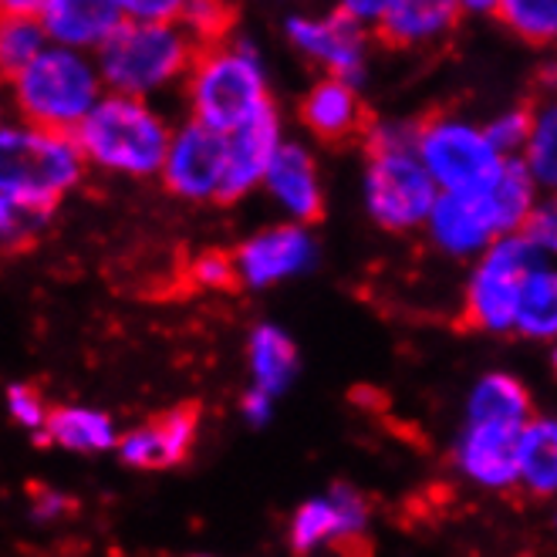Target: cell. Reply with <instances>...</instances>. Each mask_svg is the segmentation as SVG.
<instances>
[{
  "label": "cell",
  "mask_w": 557,
  "mask_h": 557,
  "mask_svg": "<svg viewBox=\"0 0 557 557\" xmlns=\"http://www.w3.org/2000/svg\"><path fill=\"white\" fill-rule=\"evenodd\" d=\"M284 143L287 139L281 136V115L274 106L226 136V180L220 203H237L257 186H264Z\"/></svg>",
  "instance_id": "5bb4252c"
},
{
  "label": "cell",
  "mask_w": 557,
  "mask_h": 557,
  "mask_svg": "<svg viewBox=\"0 0 557 557\" xmlns=\"http://www.w3.org/2000/svg\"><path fill=\"white\" fill-rule=\"evenodd\" d=\"M11 82V102L17 119L35 128H51V133H69L91 115V109L102 102L109 91L98 72V61L88 51L48 45L35 61L24 64Z\"/></svg>",
  "instance_id": "7a4b0ae2"
},
{
  "label": "cell",
  "mask_w": 557,
  "mask_h": 557,
  "mask_svg": "<svg viewBox=\"0 0 557 557\" xmlns=\"http://www.w3.org/2000/svg\"><path fill=\"white\" fill-rule=\"evenodd\" d=\"M463 14V0H392L379 38L392 48H430L443 41Z\"/></svg>",
  "instance_id": "d6986e66"
},
{
  "label": "cell",
  "mask_w": 557,
  "mask_h": 557,
  "mask_svg": "<svg viewBox=\"0 0 557 557\" xmlns=\"http://www.w3.org/2000/svg\"><path fill=\"white\" fill-rule=\"evenodd\" d=\"M38 443H51L72 453H106L119 446V436L106 412L85 409V406H58L51 409Z\"/></svg>",
  "instance_id": "44dd1931"
},
{
  "label": "cell",
  "mask_w": 557,
  "mask_h": 557,
  "mask_svg": "<svg viewBox=\"0 0 557 557\" xmlns=\"http://www.w3.org/2000/svg\"><path fill=\"white\" fill-rule=\"evenodd\" d=\"M193 557H207V554H193Z\"/></svg>",
  "instance_id": "7bdbcfd3"
},
{
  "label": "cell",
  "mask_w": 557,
  "mask_h": 557,
  "mask_svg": "<svg viewBox=\"0 0 557 557\" xmlns=\"http://www.w3.org/2000/svg\"><path fill=\"white\" fill-rule=\"evenodd\" d=\"M490 193V203H494L500 226H504V237L510 234H523V226L531 223L537 203H541V186L531 176L528 162L523 159H507L504 170L497 173V180L486 186Z\"/></svg>",
  "instance_id": "603a6c76"
},
{
  "label": "cell",
  "mask_w": 557,
  "mask_h": 557,
  "mask_svg": "<svg viewBox=\"0 0 557 557\" xmlns=\"http://www.w3.org/2000/svg\"><path fill=\"white\" fill-rule=\"evenodd\" d=\"M264 189L274 196V203L290 216V223H318L324 213V189L318 176V162L301 143H284L274 166L264 180Z\"/></svg>",
  "instance_id": "e0dca14e"
},
{
  "label": "cell",
  "mask_w": 557,
  "mask_h": 557,
  "mask_svg": "<svg viewBox=\"0 0 557 557\" xmlns=\"http://www.w3.org/2000/svg\"><path fill=\"white\" fill-rule=\"evenodd\" d=\"M513 332L534 342H557V268L544 264L531 274Z\"/></svg>",
  "instance_id": "484cf974"
},
{
  "label": "cell",
  "mask_w": 557,
  "mask_h": 557,
  "mask_svg": "<svg viewBox=\"0 0 557 557\" xmlns=\"http://www.w3.org/2000/svg\"><path fill=\"white\" fill-rule=\"evenodd\" d=\"M193 284L196 287H207V290H237L240 287V274H237V260L234 253H223V250H207L193 260Z\"/></svg>",
  "instance_id": "1f68e13d"
},
{
  "label": "cell",
  "mask_w": 557,
  "mask_h": 557,
  "mask_svg": "<svg viewBox=\"0 0 557 557\" xmlns=\"http://www.w3.org/2000/svg\"><path fill=\"white\" fill-rule=\"evenodd\" d=\"M162 186L189 203H220L226 180V136L200 122H186L173 133Z\"/></svg>",
  "instance_id": "9c48e42d"
},
{
  "label": "cell",
  "mask_w": 557,
  "mask_h": 557,
  "mask_svg": "<svg viewBox=\"0 0 557 557\" xmlns=\"http://www.w3.org/2000/svg\"><path fill=\"white\" fill-rule=\"evenodd\" d=\"M240 412L247 416V422H250V425H264V422H271L274 399H271V396H264V392L250 388L247 396H244V403H240Z\"/></svg>",
  "instance_id": "74e56055"
},
{
  "label": "cell",
  "mask_w": 557,
  "mask_h": 557,
  "mask_svg": "<svg viewBox=\"0 0 557 557\" xmlns=\"http://www.w3.org/2000/svg\"><path fill=\"white\" fill-rule=\"evenodd\" d=\"M440 200V186L422 166L416 149H369L366 210L388 234L425 226Z\"/></svg>",
  "instance_id": "ba28073f"
},
{
  "label": "cell",
  "mask_w": 557,
  "mask_h": 557,
  "mask_svg": "<svg viewBox=\"0 0 557 557\" xmlns=\"http://www.w3.org/2000/svg\"><path fill=\"white\" fill-rule=\"evenodd\" d=\"M554 375H557V351H554Z\"/></svg>",
  "instance_id": "60d3db41"
},
{
  "label": "cell",
  "mask_w": 557,
  "mask_h": 557,
  "mask_svg": "<svg viewBox=\"0 0 557 557\" xmlns=\"http://www.w3.org/2000/svg\"><path fill=\"white\" fill-rule=\"evenodd\" d=\"M467 422H510V425H531L534 406L528 388H523L513 375L490 372L483 375L467 403Z\"/></svg>",
  "instance_id": "7402d4cb"
},
{
  "label": "cell",
  "mask_w": 557,
  "mask_h": 557,
  "mask_svg": "<svg viewBox=\"0 0 557 557\" xmlns=\"http://www.w3.org/2000/svg\"><path fill=\"white\" fill-rule=\"evenodd\" d=\"M38 21L51 45L95 54L125 24V11L119 0H48Z\"/></svg>",
  "instance_id": "2e32d148"
},
{
  "label": "cell",
  "mask_w": 557,
  "mask_h": 557,
  "mask_svg": "<svg viewBox=\"0 0 557 557\" xmlns=\"http://www.w3.org/2000/svg\"><path fill=\"white\" fill-rule=\"evenodd\" d=\"M200 45L189 30L173 21H125L115 35L95 51L98 72L109 91L149 98L173 85H186Z\"/></svg>",
  "instance_id": "277c9868"
},
{
  "label": "cell",
  "mask_w": 557,
  "mask_h": 557,
  "mask_svg": "<svg viewBox=\"0 0 557 557\" xmlns=\"http://www.w3.org/2000/svg\"><path fill=\"white\" fill-rule=\"evenodd\" d=\"M180 24L193 35V41L200 48L220 45L231 35V24H234V8L231 0H189Z\"/></svg>",
  "instance_id": "f546056e"
},
{
  "label": "cell",
  "mask_w": 557,
  "mask_h": 557,
  "mask_svg": "<svg viewBox=\"0 0 557 557\" xmlns=\"http://www.w3.org/2000/svg\"><path fill=\"white\" fill-rule=\"evenodd\" d=\"M48 0H0L4 17H38Z\"/></svg>",
  "instance_id": "f35d334b"
},
{
  "label": "cell",
  "mask_w": 557,
  "mask_h": 557,
  "mask_svg": "<svg viewBox=\"0 0 557 557\" xmlns=\"http://www.w3.org/2000/svg\"><path fill=\"white\" fill-rule=\"evenodd\" d=\"M531 125H534V109H504L486 122V136L507 159H520L523 149L531 143Z\"/></svg>",
  "instance_id": "4dcf8cb0"
},
{
  "label": "cell",
  "mask_w": 557,
  "mask_h": 557,
  "mask_svg": "<svg viewBox=\"0 0 557 557\" xmlns=\"http://www.w3.org/2000/svg\"><path fill=\"white\" fill-rule=\"evenodd\" d=\"M544 264L547 257L523 234L500 237L494 247L483 250L476 257V268L470 274L467 298H463L467 324L486 335L513 332L523 287H528L531 274Z\"/></svg>",
  "instance_id": "8992f818"
},
{
  "label": "cell",
  "mask_w": 557,
  "mask_h": 557,
  "mask_svg": "<svg viewBox=\"0 0 557 557\" xmlns=\"http://www.w3.org/2000/svg\"><path fill=\"white\" fill-rule=\"evenodd\" d=\"M314 257H318V247L308 234V226L301 223L268 226V231L253 234L234 250L240 284L253 290L274 287L294 274L308 271L314 264Z\"/></svg>",
  "instance_id": "4fadbf2b"
},
{
  "label": "cell",
  "mask_w": 557,
  "mask_h": 557,
  "mask_svg": "<svg viewBox=\"0 0 557 557\" xmlns=\"http://www.w3.org/2000/svg\"><path fill=\"white\" fill-rule=\"evenodd\" d=\"M301 122L311 136L324 143H345L366 133V109L358 98V85L324 75L301 98Z\"/></svg>",
  "instance_id": "ac0fdd59"
},
{
  "label": "cell",
  "mask_w": 557,
  "mask_h": 557,
  "mask_svg": "<svg viewBox=\"0 0 557 557\" xmlns=\"http://www.w3.org/2000/svg\"><path fill=\"white\" fill-rule=\"evenodd\" d=\"M186 106L193 122L231 136L240 125L268 112L271 91L260 51L247 41H220L200 48L186 78Z\"/></svg>",
  "instance_id": "3957f363"
},
{
  "label": "cell",
  "mask_w": 557,
  "mask_h": 557,
  "mask_svg": "<svg viewBox=\"0 0 557 557\" xmlns=\"http://www.w3.org/2000/svg\"><path fill=\"white\" fill-rule=\"evenodd\" d=\"M284 35L294 51L318 61L321 69L358 85L369 69V38L366 27L355 24L351 17L332 11V14H294L284 21Z\"/></svg>",
  "instance_id": "30bf717a"
},
{
  "label": "cell",
  "mask_w": 557,
  "mask_h": 557,
  "mask_svg": "<svg viewBox=\"0 0 557 557\" xmlns=\"http://www.w3.org/2000/svg\"><path fill=\"white\" fill-rule=\"evenodd\" d=\"M200 433V406H176L159 412L139 430L119 440V456L133 470H173L180 467Z\"/></svg>",
  "instance_id": "9a60e30c"
},
{
  "label": "cell",
  "mask_w": 557,
  "mask_h": 557,
  "mask_svg": "<svg viewBox=\"0 0 557 557\" xmlns=\"http://www.w3.org/2000/svg\"><path fill=\"white\" fill-rule=\"evenodd\" d=\"M497 17L528 45H557V0H500Z\"/></svg>",
  "instance_id": "83f0119b"
},
{
  "label": "cell",
  "mask_w": 557,
  "mask_h": 557,
  "mask_svg": "<svg viewBox=\"0 0 557 557\" xmlns=\"http://www.w3.org/2000/svg\"><path fill=\"white\" fill-rule=\"evenodd\" d=\"M85 156L69 133L4 125L0 133V203L54 213L61 196L82 183Z\"/></svg>",
  "instance_id": "5b68a950"
},
{
  "label": "cell",
  "mask_w": 557,
  "mask_h": 557,
  "mask_svg": "<svg viewBox=\"0 0 557 557\" xmlns=\"http://www.w3.org/2000/svg\"><path fill=\"white\" fill-rule=\"evenodd\" d=\"M528 425L510 422H467L456 443L453 463L470 483L483 490L520 486V440Z\"/></svg>",
  "instance_id": "8fae6325"
},
{
  "label": "cell",
  "mask_w": 557,
  "mask_h": 557,
  "mask_svg": "<svg viewBox=\"0 0 557 557\" xmlns=\"http://www.w3.org/2000/svg\"><path fill=\"white\" fill-rule=\"evenodd\" d=\"M287 541H290V550L298 557H305V554H311V550H318L324 544L342 547L345 544V523H342V510H338L335 497L324 494V497L305 500L298 510H294Z\"/></svg>",
  "instance_id": "d4e9b609"
},
{
  "label": "cell",
  "mask_w": 557,
  "mask_h": 557,
  "mask_svg": "<svg viewBox=\"0 0 557 557\" xmlns=\"http://www.w3.org/2000/svg\"><path fill=\"white\" fill-rule=\"evenodd\" d=\"M388 4H392V0H338V14L351 17L355 24H362V27H375L379 30Z\"/></svg>",
  "instance_id": "d590c367"
},
{
  "label": "cell",
  "mask_w": 557,
  "mask_h": 557,
  "mask_svg": "<svg viewBox=\"0 0 557 557\" xmlns=\"http://www.w3.org/2000/svg\"><path fill=\"white\" fill-rule=\"evenodd\" d=\"M500 0H463V14H497Z\"/></svg>",
  "instance_id": "ab89813d"
},
{
  "label": "cell",
  "mask_w": 557,
  "mask_h": 557,
  "mask_svg": "<svg viewBox=\"0 0 557 557\" xmlns=\"http://www.w3.org/2000/svg\"><path fill=\"white\" fill-rule=\"evenodd\" d=\"M72 510H75V500L54 494V490H35V497H30V513L38 520H58V517H69Z\"/></svg>",
  "instance_id": "8d00e7d4"
},
{
  "label": "cell",
  "mask_w": 557,
  "mask_h": 557,
  "mask_svg": "<svg viewBox=\"0 0 557 557\" xmlns=\"http://www.w3.org/2000/svg\"><path fill=\"white\" fill-rule=\"evenodd\" d=\"M544 193H557V95L534 109L531 143L520 156Z\"/></svg>",
  "instance_id": "4316f807"
},
{
  "label": "cell",
  "mask_w": 557,
  "mask_h": 557,
  "mask_svg": "<svg viewBox=\"0 0 557 557\" xmlns=\"http://www.w3.org/2000/svg\"><path fill=\"white\" fill-rule=\"evenodd\" d=\"M125 21H162V24H173L183 17L189 0H119Z\"/></svg>",
  "instance_id": "e575fe53"
},
{
  "label": "cell",
  "mask_w": 557,
  "mask_h": 557,
  "mask_svg": "<svg viewBox=\"0 0 557 557\" xmlns=\"http://www.w3.org/2000/svg\"><path fill=\"white\" fill-rule=\"evenodd\" d=\"M48 45V30L38 17H4V27H0V64H4L8 78L35 61Z\"/></svg>",
  "instance_id": "f1b7e54d"
},
{
  "label": "cell",
  "mask_w": 557,
  "mask_h": 557,
  "mask_svg": "<svg viewBox=\"0 0 557 557\" xmlns=\"http://www.w3.org/2000/svg\"><path fill=\"white\" fill-rule=\"evenodd\" d=\"M8 409H11V419L17 425H24V430L30 433H45V425H48V416L51 409L45 406V396L35 388V385H24V382H14L8 388Z\"/></svg>",
  "instance_id": "d6a6232c"
},
{
  "label": "cell",
  "mask_w": 557,
  "mask_h": 557,
  "mask_svg": "<svg viewBox=\"0 0 557 557\" xmlns=\"http://www.w3.org/2000/svg\"><path fill=\"white\" fill-rule=\"evenodd\" d=\"M433 244L449 257H480L504 237L500 216L486 189L440 193L433 216L425 223Z\"/></svg>",
  "instance_id": "7c38bea8"
},
{
  "label": "cell",
  "mask_w": 557,
  "mask_h": 557,
  "mask_svg": "<svg viewBox=\"0 0 557 557\" xmlns=\"http://www.w3.org/2000/svg\"><path fill=\"white\" fill-rule=\"evenodd\" d=\"M554 528H557V510H554Z\"/></svg>",
  "instance_id": "b9f144b4"
},
{
  "label": "cell",
  "mask_w": 557,
  "mask_h": 557,
  "mask_svg": "<svg viewBox=\"0 0 557 557\" xmlns=\"http://www.w3.org/2000/svg\"><path fill=\"white\" fill-rule=\"evenodd\" d=\"M173 133L176 128H170L146 98L106 91L102 102L75 128V143L88 166L149 180L166 166Z\"/></svg>",
  "instance_id": "6da1fadb"
},
{
  "label": "cell",
  "mask_w": 557,
  "mask_h": 557,
  "mask_svg": "<svg viewBox=\"0 0 557 557\" xmlns=\"http://www.w3.org/2000/svg\"><path fill=\"white\" fill-rule=\"evenodd\" d=\"M247 362L253 375V388L277 399L298 375V348L290 335L277 324H257L247 342Z\"/></svg>",
  "instance_id": "ffe728a7"
},
{
  "label": "cell",
  "mask_w": 557,
  "mask_h": 557,
  "mask_svg": "<svg viewBox=\"0 0 557 557\" xmlns=\"http://www.w3.org/2000/svg\"><path fill=\"white\" fill-rule=\"evenodd\" d=\"M520 486L531 497H557V419L534 416L520 440Z\"/></svg>",
  "instance_id": "cb8c5ba5"
},
{
  "label": "cell",
  "mask_w": 557,
  "mask_h": 557,
  "mask_svg": "<svg viewBox=\"0 0 557 557\" xmlns=\"http://www.w3.org/2000/svg\"><path fill=\"white\" fill-rule=\"evenodd\" d=\"M523 237H528L544 257H557V193H547L537 203L531 223L523 226Z\"/></svg>",
  "instance_id": "836d02e7"
},
{
  "label": "cell",
  "mask_w": 557,
  "mask_h": 557,
  "mask_svg": "<svg viewBox=\"0 0 557 557\" xmlns=\"http://www.w3.org/2000/svg\"><path fill=\"white\" fill-rule=\"evenodd\" d=\"M416 156L430 170L440 193L486 189L504 170L507 156L490 143L486 125L460 115H430L419 122Z\"/></svg>",
  "instance_id": "52a82bcc"
}]
</instances>
